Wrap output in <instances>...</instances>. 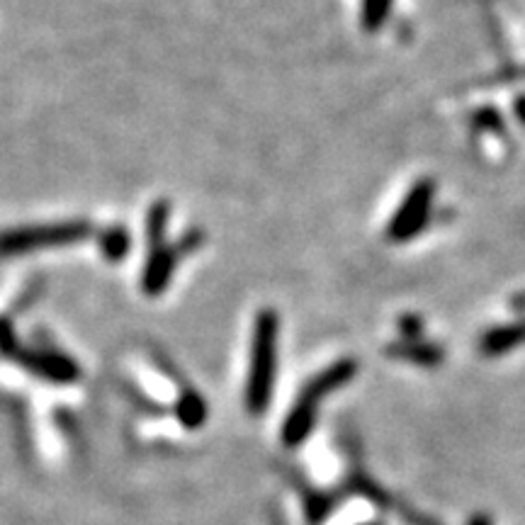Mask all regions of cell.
I'll return each instance as SVG.
<instances>
[{"mask_svg": "<svg viewBox=\"0 0 525 525\" xmlns=\"http://www.w3.org/2000/svg\"><path fill=\"white\" fill-rule=\"evenodd\" d=\"M278 331V314L273 309H263L256 316L251 341V370H248L246 385V406L251 414H263L273 394L275 368H278Z\"/></svg>", "mask_w": 525, "mask_h": 525, "instance_id": "1", "label": "cell"}, {"mask_svg": "<svg viewBox=\"0 0 525 525\" xmlns=\"http://www.w3.org/2000/svg\"><path fill=\"white\" fill-rule=\"evenodd\" d=\"M355 375V363L353 360H341V363L326 368L321 375H316L304 392L299 394V399L292 406L290 416H287L285 428H282V440L285 445H299L312 431L314 419H316V406L326 394H331L333 389L346 385L350 377Z\"/></svg>", "mask_w": 525, "mask_h": 525, "instance_id": "2", "label": "cell"}, {"mask_svg": "<svg viewBox=\"0 0 525 525\" xmlns=\"http://www.w3.org/2000/svg\"><path fill=\"white\" fill-rule=\"evenodd\" d=\"M90 234H93V227L83 219L10 229L0 234V256H25V253L42 251V248L71 246L86 241Z\"/></svg>", "mask_w": 525, "mask_h": 525, "instance_id": "3", "label": "cell"}, {"mask_svg": "<svg viewBox=\"0 0 525 525\" xmlns=\"http://www.w3.org/2000/svg\"><path fill=\"white\" fill-rule=\"evenodd\" d=\"M0 353L13 358L22 368L35 372L52 382H73L78 377V368L71 358L61 353H49V350H27L22 348L15 338L13 329L5 319H0Z\"/></svg>", "mask_w": 525, "mask_h": 525, "instance_id": "4", "label": "cell"}, {"mask_svg": "<svg viewBox=\"0 0 525 525\" xmlns=\"http://www.w3.org/2000/svg\"><path fill=\"white\" fill-rule=\"evenodd\" d=\"M431 200H433V185L431 183L416 185V188L409 193V197L404 200V205L397 210L394 222L389 224V236L397 241H404L419 234V229L426 224L428 212H431Z\"/></svg>", "mask_w": 525, "mask_h": 525, "instance_id": "5", "label": "cell"}, {"mask_svg": "<svg viewBox=\"0 0 525 525\" xmlns=\"http://www.w3.org/2000/svg\"><path fill=\"white\" fill-rule=\"evenodd\" d=\"M175 265H178V248L168 246H154L149 253V261L144 265V278H141V287L149 297H158L166 285L171 282Z\"/></svg>", "mask_w": 525, "mask_h": 525, "instance_id": "6", "label": "cell"}, {"mask_svg": "<svg viewBox=\"0 0 525 525\" xmlns=\"http://www.w3.org/2000/svg\"><path fill=\"white\" fill-rule=\"evenodd\" d=\"M129 246H132V239H129V231L124 227H110L100 234V251L110 263L124 261Z\"/></svg>", "mask_w": 525, "mask_h": 525, "instance_id": "7", "label": "cell"}, {"mask_svg": "<svg viewBox=\"0 0 525 525\" xmlns=\"http://www.w3.org/2000/svg\"><path fill=\"white\" fill-rule=\"evenodd\" d=\"M168 214H171V205L166 200L154 202L149 210V217H146V236H149V246H161L163 244V234H166V224H168Z\"/></svg>", "mask_w": 525, "mask_h": 525, "instance_id": "8", "label": "cell"}, {"mask_svg": "<svg viewBox=\"0 0 525 525\" xmlns=\"http://www.w3.org/2000/svg\"><path fill=\"white\" fill-rule=\"evenodd\" d=\"M178 416H180V421L185 423V426L197 428L207 416L205 402H202L197 394H183V399L178 402Z\"/></svg>", "mask_w": 525, "mask_h": 525, "instance_id": "9", "label": "cell"}, {"mask_svg": "<svg viewBox=\"0 0 525 525\" xmlns=\"http://www.w3.org/2000/svg\"><path fill=\"white\" fill-rule=\"evenodd\" d=\"M392 0H363V25L365 30H377L387 18Z\"/></svg>", "mask_w": 525, "mask_h": 525, "instance_id": "10", "label": "cell"}, {"mask_svg": "<svg viewBox=\"0 0 525 525\" xmlns=\"http://www.w3.org/2000/svg\"><path fill=\"white\" fill-rule=\"evenodd\" d=\"M470 525H491V518L484 516V513H479V516H474Z\"/></svg>", "mask_w": 525, "mask_h": 525, "instance_id": "11", "label": "cell"}]
</instances>
